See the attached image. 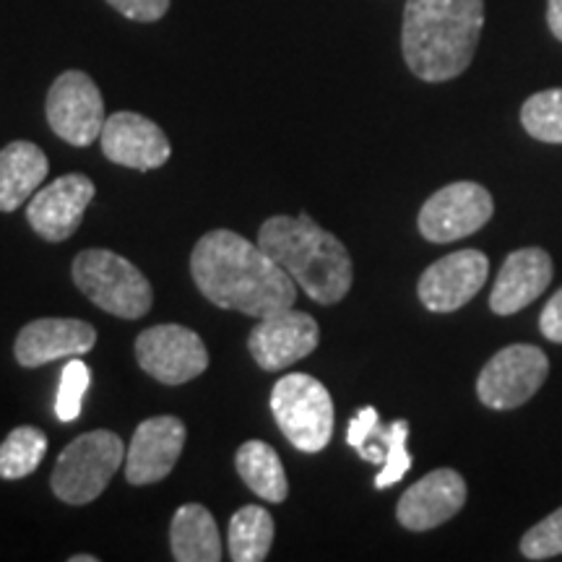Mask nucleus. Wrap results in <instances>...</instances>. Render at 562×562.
Instances as JSON below:
<instances>
[{"label":"nucleus","mask_w":562,"mask_h":562,"mask_svg":"<svg viewBox=\"0 0 562 562\" xmlns=\"http://www.w3.org/2000/svg\"><path fill=\"white\" fill-rule=\"evenodd\" d=\"M76 286L104 313L123 321H138L151 311L154 290L149 279L128 258L112 250H81L70 266Z\"/></svg>","instance_id":"4"},{"label":"nucleus","mask_w":562,"mask_h":562,"mask_svg":"<svg viewBox=\"0 0 562 562\" xmlns=\"http://www.w3.org/2000/svg\"><path fill=\"white\" fill-rule=\"evenodd\" d=\"M94 193V182L87 175H63L30 199V206H26L30 227L47 243L68 240L81 227Z\"/></svg>","instance_id":"14"},{"label":"nucleus","mask_w":562,"mask_h":562,"mask_svg":"<svg viewBox=\"0 0 562 562\" xmlns=\"http://www.w3.org/2000/svg\"><path fill=\"white\" fill-rule=\"evenodd\" d=\"M271 412L281 435L297 451L318 453L334 435V398L318 378L290 372L273 385Z\"/></svg>","instance_id":"6"},{"label":"nucleus","mask_w":562,"mask_h":562,"mask_svg":"<svg viewBox=\"0 0 562 562\" xmlns=\"http://www.w3.org/2000/svg\"><path fill=\"white\" fill-rule=\"evenodd\" d=\"M125 451L121 435L110 430L83 432L70 440L55 461L50 487L68 505H87L108 490L112 476L123 467Z\"/></svg>","instance_id":"5"},{"label":"nucleus","mask_w":562,"mask_h":562,"mask_svg":"<svg viewBox=\"0 0 562 562\" xmlns=\"http://www.w3.org/2000/svg\"><path fill=\"white\" fill-rule=\"evenodd\" d=\"M547 24L554 37L562 42V0H547Z\"/></svg>","instance_id":"30"},{"label":"nucleus","mask_w":562,"mask_h":562,"mask_svg":"<svg viewBox=\"0 0 562 562\" xmlns=\"http://www.w3.org/2000/svg\"><path fill=\"white\" fill-rule=\"evenodd\" d=\"M47 453V435L37 427H16L0 442V480H24Z\"/></svg>","instance_id":"24"},{"label":"nucleus","mask_w":562,"mask_h":562,"mask_svg":"<svg viewBox=\"0 0 562 562\" xmlns=\"http://www.w3.org/2000/svg\"><path fill=\"white\" fill-rule=\"evenodd\" d=\"M467 503V480L456 469H435L414 482L396 505V518L409 531H430L451 521Z\"/></svg>","instance_id":"17"},{"label":"nucleus","mask_w":562,"mask_h":562,"mask_svg":"<svg viewBox=\"0 0 562 562\" xmlns=\"http://www.w3.org/2000/svg\"><path fill=\"white\" fill-rule=\"evenodd\" d=\"M521 554L526 560H552L562 554V505L524 533Z\"/></svg>","instance_id":"27"},{"label":"nucleus","mask_w":562,"mask_h":562,"mask_svg":"<svg viewBox=\"0 0 562 562\" xmlns=\"http://www.w3.org/2000/svg\"><path fill=\"white\" fill-rule=\"evenodd\" d=\"M70 562H97V558H94V554H74Z\"/></svg>","instance_id":"31"},{"label":"nucleus","mask_w":562,"mask_h":562,"mask_svg":"<svg viewBox=\"0 0 562 562\" xmlns=\"http://www.w3.org/2000/svg\"><path fill=\"white\" fill-rule=\"evenodd\" d=\"M91 385V372L79 357H70V362L60 372V389L55 396V414L60 422H76L81 417L83 396Z\"/></svg>","instance_id":"26"},{"label":"nucleus","mask_w":562,"mask_h":562,"mask_svg":"<svg viewBox=\"0 0 562 562\" xmlns=\"http://www.w3.org/2000/svg\"><path fill=\"white\" fill-rule=\"evenodd\" d=\"M136 357L154 381L182 385L209 368V351L201 336L180 323L151 326L136 339Z\"/></svg>","instance_id":"10"},{"label":"nucleus","mask_w":562,"mask_h":562,"mask_svg":"<svg viewBox=\"0 0 562 562\" xmlns=\"http://www.w3.org/2000/svg\"><path fill=\"white\" fill-rule=\"evenodd\" d=\"M539 328H542L547 339L562 344V286L552 294V300L547 302L542 315H539Z\"/></svg>","instance_id":"29"},{"label":"nucleus","mask_w":562,"mask_h":562,"mask_svg":"<svg viewBox=\"0 0 562 562\" xmlns=\"http://www.w3.org/2000/svg\"><path fill=\"white\" fill-rule=\"evenodd\" d=\"M521 125L531 138L544 144H562V89H544L531 94L521 108Z\"/></svg>","instance_id":"25"},{"label":"nucleus","mask_w":562,"mask_h":562,"mask_svg":"<svg viewBox=\"0 0 562 562\" xmlns=\"http://www.w3.org/2000/svg\"><path fill=\"white\" fill-rule=\"evenodd\" d=\"M495 214V201L480 182L459 180L440 188L419 209L417 227L430 243H456L480 232Z\"/></svg>","instance_id":"8"},{"label":"nucleus","mask_w":562,"mask_h":562,"mask_svg":"<svg viewBox=\"0 0 562 562\" xmlns=\"http://www.w3.org/2000/svg\"><path fill=\"white\" fill-rule=\"evenodd\" d=\"M229 558L235 562H261L273 544V518L261 505H245L229 518Z\"/></svg>","instance_id":"23"},{"label":"nucleus","mask_w":562,"mask_h":562,"mask_svg":"<svg viewBox=\"0 0 562 562\" xmlns=\"http://www.w3.org/2000/svg\"><path fill=\"white\" fill-rule=\"evenodd\" d=\"M47 123L70 146H89L102 136L104 102L97 83L83 70H66L47 91Z\"/></svg>","instance_id":"9"},{"label":"nucleus","mask_w":562,"mask_h":562,"mask_svg":"<svg viewBox=\"0 0 562 562\" xmlns=\"http://www.w3.org/2000/svg\"><path fill=\"white\" fill-rule=\"evenodd\" d=\"M484 26V0H406L402 53L417 79H459L472 66Z\"/></svg>","instance_id":"2"},{"label":"nucleus","mask_w":562,"mask_h":562,"mask_svg":"<svg viewBox=\"0 0 562 562\" xmlns=\"http://www.w3.org/2000/svg\"><path fill=\"white\" fill-rule=\"evenodd\" d=\"M186 446V425L178 417L161 414L140 422L125 451V480L133 487H146L170 476Z\"/></svg>","instance_id":"15"},{"label":"nucleus","mask_w":562,"mask_h":562,"mask_svg":"<svg viewBox=\"0 0 562 562\" xmlns=\"http://www.w3.org/2000/svg\"><path fill=\"white\" fill-rule=\"evenodd\" d=\"M108 3L125 19L140 21V24L159 21L170 11V0H108Z\"/></svg>","instance_id":"28"},{"label":"nucleus","mask_w":562,"mask_h":562,"mask_svg":"<svg viewBox=\"0 0 562 562\" xmlns=\"http://www.w3.org/2000/svg\"><path fill=\"white\" fill-rule=\"evenodd\" d=\"M554 273L550 252L542 248L513 250L505 258L495 286L490 294V307L497 315H513L529 307L539 294H544Z\"/></svg>","instance_id":"19"},{"label":"nucleus","mask_w":562,"mask_h":562,"mask_svg":"<svg viewBox=\"0 0 562 562\" xmlns=\"http://www.w3.org/2000/svg\"><path fill=\"white\" fill-rule=\"evenodd\" d=\"M406 440H409V422L396 419L391 425H383L381 414L372 406H362L347 425V442L357 456L381 467L375 476L378 490L398 484L412 469V453L406 451Z\"/></svg>","instance_id":"11"},{"label":"nucleus","mask_w":562,"mask_h":562,"mask_svg":"<svg viewBox=\"0 0 562 562\" xmlns=\"http://www.w3.org/2000/svg\"><path fill=\"white\" fill-rule=\"evenodd\" d=\"M490 277V261L482 250L467 248L435 261L419 277L417 294L432 313H453L476 297Z\"/></svg>","instance_id":"13"},{"label":"nucleus","mask_w":562,"mask_h":562,"mask_svg":"<svg viewBox=\"0 0 562 562\" xmlns=\"http://www.w3.org/2000/svg\"><path fill=\"white\" fill-rule=\"evenodd\" d=\"M100 144L102 154L110 161L138 172L159 170V167L167 165L172 154L165 131L149 121V117L128 110L115 112V115L104 121Z\"/></svg>","instance_id":"16"},{"label":"nucleus","mask_w":562,"mask_h":562,"mask_svg":"<svg viewBox=\"0 0 562 562\" xmlns=\"http://www.w3.org/2000/svg\"><path fill=\"white\" fill-rule=\"evenodd\" d=\"M172 558L178 562H216L222 560V539L214 516L199 503L178 508L170 526Z\"/></svg>","instance_id":"21"},{"label":"nucleus","mask_w":562,"mask_h":562,"mask_svg":"<svg viewBox=\"0 0 562 562\" xmlns=\"http://www.w3.org/2000/svg\"><path fill=\"white\" fill-rule=\"evenodd\" d=\"M50 172L45 151L32 140H11L0 149V211L24 206Z\"/></svg>","instance_id":"20"},{"label":"nucleus","mask_w":562,"mask_h":562,"mask_svg":"<svg viewBox=\"0 0 562 562\" xmlns=\"http://www.w3.org/2000/svg\"><path fill=\"white\" fill-rule=\"evenodd\" d=\"M318 341L321 328L313 315L286 307L261 318L248 336V349L266 372H277L313 355Z\"/></svg>","instance_id":"12"},{"label":"nucleus","mask_w":562,"mask_h":562,"mask_svg":"<svg viewBox=\"0 0 562 562\" xmlns=\"http://www.w3.org/2000/svg\"><path fill=\"white\" fill-rule=\"evenodd\" d=\"M97 331L87 321L76 318H40L26 323L13 344V355L21 368H42V364L81 357L94 349Z\"/></svg>","instance_id":"18"},{"label":"nucleus","mask_w":562,"mask_h":562,"mask_svg":"<svg viewBox=\"0 0 562 562\" xmlns=\"http://www.w3.org/2000/svg\"><path fill=\"white\" fill-rule=\"evenodd\" d=\"M237 474L243 482L263 497L266 503H284L290 495V482H286L284 463H281L279 453L273 451L269 442L263 440H248L237 448L235 456Z\"/></svg>","instance_id":"22"},{"label":"nucleus","mask_w":562,"mask_h":562,"mask_svg":"<svg viewBox=\"0 0 562 562\" xmlns=\"http://www.w3.org/2000/svg\"><path fill=\"white\" fill-rule=\"evenodd\" d=\"M191 273L203 297L222 311L252 318L286 311L297 300L294 279L258 243L232 229H214L195 243Z\"/></svg>","instance_id":"1"},{"label":"nucleus","mask_w":562,"mask_h":562,"mask_svg":"<svg viewBox=\"0 0 562 562\" xmlns=\"http://www.w3.org/2000/svg\"><path fill=\"white\" fill-rule=\"evenodd\" d=\"M550 372V360L531 344H510L484 364L476 378V396L490 409H516L542 389Z\"/></svg>","instance_id":"7"},{"label":"nucleus","mask_w":562,"mask_h":562,"mask_svg":"<svg viewBox=\"0 0 562 562\" xmlns=\"http://www.w3.org/2000/svg\"><path fill=\"white\" fill-rule=\"evenodd\" d=\"M258 245L321 305H336L351 290V258L339 237L311 216H271L258 229Z\"/></svg>","instance_id":"3"}]
</instances>
